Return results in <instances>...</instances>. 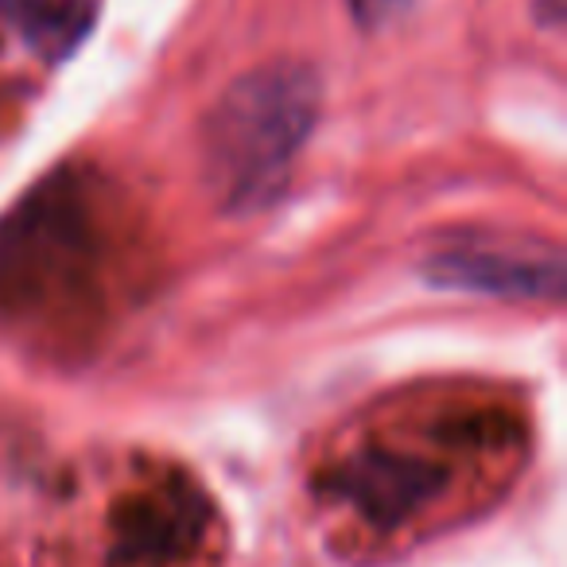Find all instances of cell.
<instances>
[{"label":"cell","instance_id":"6","mask_svg":"<svg viewBox=\"0 0 567 567\" xmlns=\"http://www.w3.org/2000/svg\"><path fill=\"white\" fill-rule=\"evenodd\" d=\"M0 24L40 55L66 59L94 24V0H0Z\"/></svg>","mask_w":567,"mask_h":567},{"label":"cell","instance_id":"4","mask_svg":"<svg viewBox=\"0 0 567 567\" xmlns=\"http://www.w3.org/2000/svg\"><path fill=\"white\" fill-rule=\"evenodd\" d=\"M358 517L378 528H396L443 489V471L427 458L389 443H365L350 451L323 482Z\"/></svg>","mask_w":567,"mask_h":567},{"label":"cell","instance_id":"2","mask_svg":"<svg viewBox=\"0 0 567 567\" xmlns=\"http://www.w3.org/2000/svg\"><path fill=\"white\" fill-rule=\"evenodd\" d=\"M94 257L90 195L74 175L35 187L0 221V303L35 308L82 280Z\"/></svg>","mask_w":567,"mask_h":567},{"label":"cell","instance_id":"5","mask_svg":"<svg viewBox=\"0 0 567 567\" xmlns=\"http://www.w3.org/2000/svg\"><path fill=\"white\" fill-rule=\"evenodd\" d=\"M435 288L509 300H556L564 292V260L556 249L540 245H463L443 249L424 265Z\"/></svg>","mask_w":567,"mask_h":567},{"label":"cell","instance_id":"1","mask_svg":"<svg viewBox=\"0 0 567 567\" xmlns=\"http://www.w3.org/2000/svg\"><path fill=\"white\" fill-rule=\"evenodd\" d=\"M319 117V79L308 66L249 71L203 121V175L226 210L265 206L288 179Z\"/></svg>","mask_w":567,"mask_h":567},{"label":"cell","instance_id":"7","mask_svg":"<svg viewBox=\"0 0 567 567\" xmlns=\"http://www.w3.org/2000/svg\"><path fill=\"white\" fill-rule=\"evenodd\" d=\"M347 4L365 28H381V24H389L396 12H404L409 0H347Z\"/></svg>","mask_w":567,"mask_h":567},{"label":"cell","instance_id":"3","mask_svg":"<svg viewBox=\"0 0 567 567\" xmlns=\"http://www.w3.org/2000/svg\"><path fill=\"white\" fill-rule=\"evenodd\" d=\"M210 525V502L183 474H164L152 486L128 494L113 509L110 556L117 567L183 564Z\"/></svg>","mask_w":567,"mask_h":567}]
</instances>
